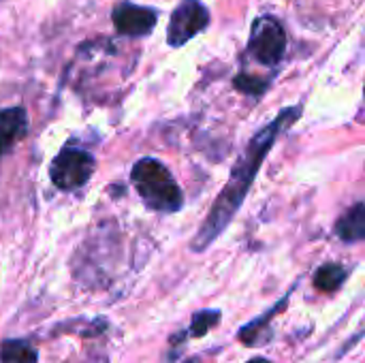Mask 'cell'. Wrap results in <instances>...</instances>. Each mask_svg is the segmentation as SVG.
<instances>
[{
  "label": "cell",
  "instance_id": "cell-1",
  "mask_svg": "<svg viewBox=\"0 0 365 363\" xmlns=\"http://www.w3.org/2000/svg\"><path fill=\"white\" fill-rule=\"evenodd\" d=\"M302 116V107L293 105L282 109L265 128H261L246 145V150L242 152L240 160L235 163L229 182L225 184L222 193L216 197V201L210 208L207 218L203 220L199 233L192 237V250L195 252H203L207 246H212L220 233L229 227V223L235 218V214L240 212L261 165L265 163L269 150L274 148V143L278 141V137Z\"/></svg>",
  "mask_w": 365,
  "mask_h": 363
},
{
  "label": "cell",
  "instance_id": "cell-2",
  "mask_svg": "<svg viewBox=\"0 0 365 363\" xmlns=\"http://www.w3.org/2000/svg\"><path fill=\"white\" fill-rule=\"evenodd\" d=\"M130 180L145 203L154 212H178L184 205V195L169 169L156 158H141L130 171Z\"/></svg>",
  "mask_w": 365,
  "mask_h": 363
},
{
  "label": "cell",
  "instance_id": "cell-3",
  "mask_svg": "<svg viewBox=\"0 0 365 363\" xmlns=\"http://www.w3.org/2000/svg\"><path fill=\"white\" fill-rule=\"evenodd\" d=\"M94 167L96 160L90 152L75 145H64L49 167V178L56 188L68 193L86 186L94 173Z\"/></svg>",
  "mask_w": 365,
  "mask_h": 363
},
{
  "label": "cell",
  "instance_id": "cell-4",
  "mask_svg": "<svg viewBox=\"0 0 365 363\" xmlns=\"http://www.w3.org/2000/svg\"><path fill=\"white\" fill-rule=\"evenodd\" d=\"M248 51L252 53L255 60H259L265 66L280 64L287 51V32L282 24L269 15L255 19L248 41Z\"/></svg>",
  "mask_w": 365,
  "mask_h": 363
},
{
  "label": "cell",
  "instance_id": "cell-5",
  "mask_svg": "<svg viewBox=\"0 0 365 363\" xmlns=\"http://www.w3.org/2000/svg\"><path fill=\"white\" fill-rule=\"evenodd\" d=\"M210 26V11L199 0H182L171 13L167 26V43L171 47H182Z\"/></svg>",
  "mask_w": 365,
  "mask_h": 363
},
{
  "label": "cell",
  "instance_id": "cell-6",
  "mask_svg": "<svg viewBox=\"0 0 365 363\" xmlns=\"http://www.w3.org/2000/svg\"><path fill=\"white\" fill-rule=\"evenodd\" d=\"M113 26L124 36H148L156 28V13L148 6L122 0L113 6Z\"/></svg>",
  "mask_w": 365,
  "mask_h": 363
},
{
  "label": "cell",
  "instance_id": "cell-7",
  "mask_svg": "<svg viewBox=\"0 0 365 363\" xmlns=\"http://www.w3.org/2000/svg\"><path fill=\"white\" fill-rule=\"evenodd\" d=\"M28 133V111L24 107H9L0 111V154L13 150V145Z\"/></svg>",
  "mask_w": 365,
  "mask_h": 363
},
{
  "label": "cell",
  "instance_id": "cell-8",
  "mask_svg": "<svg viewBox=\"0 0 365 363\" xmlns=\"http://www.w3.org/2000/svg\"><path fill=\"white\" fill-rule=\"evenodd\" d=\"M336 233L346 244H357L365 237V205L355 203L336 225Z\"/></svg>",
  "mask_w": 365,
  "mask_h": 363
},
{
  "label": "cell",
  "instance_id": "cell-9",
  "mask_svg": "<svg viewBox=\"0 0 365 363\" xmlns=\"http://www.w3.org/2000/svg\"><path fill=\"white\" fill-rule=\"evenodd\" d=\"M287 300H289V295L282 300V304H278V306H274L265 317H259L257 321H252L250 325H246L244 329H240V340L244 342V344H248V347H261V344H265V342H269L272 340V329H269V321H272V317L280 310V308H284V304H287Z\"/></svg>",
  "mask_w": 365,
  "mask_h": 363
},
{
  "label": "cell",
  "instance_id": "cell-10",
  "mask_svg": "<svg viewBox=\"0 0 365 363\" xmlns=\"http://www.w3.org/2000/svg\"><path fill=\"white\" fill-rule=\"evenodd\" d=\"M36 349L26 340H4L0 342V363H36Z\"/></svg>",
  "mask_w": 365,
  "mask_h": 363
},
{
  "label": "cell",
  "instance_id": "cell-11",
  "mask_svg": "<svg viewBox=\"0 0 365 363\" xmlns=\"http://www.w3.org/2000/svg\"><path fill=\"white\" fill-rule=\"evenodd\" d=\"M346 278H349V272L342 265H338V263H325L314 274V287L319 291L334 293V291H338L344 285Z\"/></svg>",
  "mask_w": 365,
  "mask_h": 363
},
{
  "label": "cell",
  "instance_id": "cell-12",
  "mask_svg": "<svg viewBox=\"0 0 365 363\" xmlns=\"http://www.w3.org/2000/svg\"><path fill=\"white\" fill-rule=\"evenodd\" d=\"M218 323H220V312L218 310H201V312H197L192 317V323H190L188 332H184L182 336H186V338H203Z\"/></svg>",
  "mask_w": 365,
  "mask_h": 363
},
{
  "label": "cell",
  "instance_id": "cell-13",
  "mask_svg": "<svg viewBox=\"0 0 365 363\" xmlns=\"http://www.w3.org/2000/svg\"><path fill=\"white\" fill-rule=\"evenodd\" d=\"M235 86H237V90H242L246 94H261V92H265L267 83L263 79H255L250 75H242V77L235 79Z\"/></svg>",
  "mask_w": 365,
  "mask_h": 363
},
{
  "label": "cell",
  "instance_id": "cell-14",
  "mask_svg": "<svg viewBox=\"0 0 365 363\" xmlns=\"http://www.w3.org/2000/svg\"><path fill=\"white\" fill-rule=\"evenodd\" d=\"M248 363H274V362H269V359H265V357H257V359H250Z\"/></svg>",
  "mask_w": 365,
  "mask_h": 363
}]
</instances>
